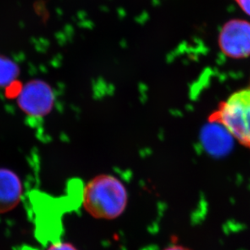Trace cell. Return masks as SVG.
Segmentation results:
<instances>
[{
	"instance_id": "cell-1",
	"label": "cell",
	"mask_w": 250,
	"mask_h": 250,
	"mask_svg": "<svg viewBox=\"0 0 250 250\" xmlns=\"http://www.w3.org/2000/svg\"><path fill=\"white\" fill-rule=\"evenodd\" d=\"M127 189L116 176L100 175L82 191V206L94 219L112 220L123 214L127 205Z\"/></svg>"
},
{
	"instance_id": "cell-2",
	"label": "cell",
	"mask_w": 250,
	"mask_h": 250,
	"mask_svg": "<svg viewBox=\"0 0 250 250\" xmlns=\"http://www.w3.org/2000/svg\"><path fill=\"white\" fill-rule=\"evenodd\" d=\"M224 126L240 144L250 149V86L231 94L209 117Z\"/></svg>"
},
{
	"instance_id": "cell-3",
	"label": "cell",
	"mask_w": 250,
	"mask_h": 250,
	"mask_svg": "<svg viewBox=\"0 0 250 250\" xmlns=\"http://www.w3.org/2000/svg\"><path fill=\"white\" fill-rule=\"evenodd\" d=\"M219 49L229 58H248L250 56V22L233 19L226 22L219 32Z\"/></svg>"
},
{
	"instance_id": "cell-4",
	"label": "cell",
	"mask_w": 250,
	"mask_h": 250,
	"mask_svg": "<svg viewBox=\"0 0 250 250\" xmlns=\"http://www.w3.org/2000/svg\"><path fill=\"white\" fill-rule=\"evenodd\" d=\"M55 97L51 86L45 82L34 80L27 83L18 98L22 111L29 116L42 117L51 111Z\"/></svg>"
},
{
	"instance_id": "cell-5",
	"label": "cell",
	"mask_w": 250,
	"mask_h": 250,
	"mask_svg": "<svg viewBox=\"0 0 250 250\" xmlns=\"http://www.w3.org/2000/svg\"><path fill=\"white\" fill-rule=\"evenodd\" d=\"M204 149L213 156L222 157L229 154L233 146V137L221 125L209 123L201 132Z\"/></svg>"
},
{
	"instance_id": "cell-6",
	"label": "cell",
	"mask_w": 250,
	"mask_h": 250,
	"mask_svg": "<svg viewBox=\"0 0 250 250\" xmlns=\"http://www.w3.org/2000/svg\"><path fill=\"white\" fill-rule=\"evenodd\" d=\"M21 183L18 176L7 169H0V214L14 209L21 197Z\"/></svg>"
},
{
	"instance_id": "cell-7",
	"label": "cell",
	"mask_w": 250,
	"mask_h": 250,
	"mask_svg": "<svg viewBox=\"0 0 250 250\" xmlns=\"http://www.w3.org/2000/svg\"><path fill=\"white\" fill-rule=\"evenodd\" d=\"M18 75V70L12 62L0 59V86L12 83Z\"/></svg>"
},
{
	"instance_id": "cell-8",
	"label": "cell",
	"mask_w": 250,
	"mask_h": 250,
	"mask_svg": "<svg viewBox=\"0 0 250 250\" xmlns=\"http://www.w3.org/2000/svg\"><path fill=\"white\" fill-rule=\"evenodd\" d=\"M46 250H79L78 249L72 245L70 242L66 241H58V242H54L51 244L50 246L46 248Z\"/></svg>"
},
{
	"instance_id": "cell-9",
	"label": "cell",
	"mask_w": 250,
	"mask_h": 250,
	"mask_svg": "<svg viewBox=\"0 0 250 250\" xmlns=\"http://www.w3.org/2000/svg\"><path fill=\"white\" fill-rule=\"evenodd\" d=\"M241 9L250 17V0H235Z\"/></svg>"
},
{
	"instance_id": "cell-10",
	"label": "cell",
	"mask_w": 250,
	"mask_h": 250,
	"mask_svg": "<svg viewBox=\"0 0 250 250\" xmlns=\"http://www.w3.org/2000/svg\"><path fill=\"white\" fill-rule=\"evenodd\" d=\"M163 250H192L191 249L188 248L186 246H182L180 244H173L170 246H167Z\"/></svg>"
}]
</instances>
